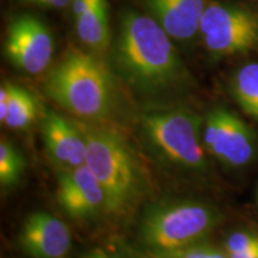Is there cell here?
Here are the masks:
<instances>
[{
  "label": "cell",
  "instance_id": "5b68a950",
  "mask_svg": "<svg viewBox=\"0 0 258 258\" xmlns=\"http://www.w3.org/2000/svg\"><path fill=\"white\" fill-rule=\"evenodd\" d=\"M141 132L158 159L186 172L207 170L202 118L188 109L156 110L141 116Z\"/></svg>",
  "mask_w": 258,
  "mask_h": 258
},
{
  "label": "cell",
  "instance_id": "5bb4252c",
  "mask_svg": "<svg viewBox=\"0 0 258 258\" xmlns=\"http://www.w3.org/2000/svg\"><path fill=\"white\" fill-rule=\"evenodd\" d=\"M74 21L77 36L84 46L95 53L106 50L110 43L108 0H97L85 14Z\"/></svg>",
  "mask_w": 258,
  "mask_h": 258
},
{
  "label": "cell",
  "instance_id": "9a60e30c",
  "mask_svg": "<svg viewBox=\"0 0 258 258\" xmlns=\"http://www.w3.org/2000/svg\"><path fill=\"white\" fill-rule=\"evenodd\" d=\"M231 91L240 108L258 121V62L244 64L235 72Z\"/></svg>",
  "mask_w": 258,
  "mask_h": 258
},
{
  "label": "cell",
  "instance_id": "8992f818",
  "mask_svg": "<svg viewBox=\"0 0 258 258\" xmlns=\"http://www.w3.org/2000/svg\"><path fill=\"white\" fill-rule=\"evenodd\" d=\"M199 36L213 56L250 53L258 49V12L238 2H209L201 18Z\"/></svg>",
  "mask_w": 258,
  "mask_h": 258
},
{
  "label": "cell",
  "instance_id": "7c38bea8",
  "mask_svg": "<svg viewBox=\"0 0 258 258\" xmlns=\"http://www.w3.org/2000/svg\"><path fill=\"white\" fill-rule=\"evenodd\" d=\"M150 16L173 42L188 44L200 31L207 0H144Z\"/></svg>",
  "mask_w": 258,
  "mask_h": 258
},
{
  "label": "cell",
  "instance_id": "3957f363",
  "mask_svg": "<svg viewBox=\"0 0 258 258\" xmlns=\"http://www.w3.org/2000/svg\"><path fill=\"white\" fill-rule=\"evenodd\" d=\"M221 214L198 200L160 202L141 219L139 237L147 251H169L202 243L218 227Z\"/></svg>",
  "mask_w": 258,
  "mask_h": 258
},
{
  "label": "cell",
  "instance_id": "7402d4cb",
  "mask_svg": "<svg viewBox=\"0 0 258 258\" xmlns=\"http://www.w3.org/2000/svg\"><path fill=\"white\" fill-rule=\"evenodd\" d=\"M230 258H258V250L251 251V252L240 253V254H230Z\"/></svg>",
  "mask_w": 258,
  "mask_h": 258
},
{
  "label": "cell",
  "instance_id": "44dd1931",
  "mask_svg": "<svg viewBox=\"0 0 258 258\" xmlns=\"http://www.w3.org/2000/svg\"><path fill=\"white\" fill-rule=\"evenodd\" d=\"M23 2L48 6V8L61 9V8H64V6L71 4V3H72V0H23Z\"/></svg>",
  "mask_w": 258,
  "mask_h": 258
},
{
  "label": "cell",
  "instance_id": "4fadbf2b",
  "mask_svg": "<svg viewBox=\"0 0 258 258\" xmlns=\"http://www.w3.org/2000/svg\"><path fill=\"white\" fill-rule=\"evenodd\" d=\"M38 105L27 89L12 83L0 88V121L14 131L28 129L36 120Z\"/></svg>",
  "mask_w": 258,
  "mask_h": 258
},
{
  "label": "cell",
  "instance_id": "ffe728a7",
  "mask_svg": "<svg viewBox=\"0 0 258 258\" xmlns=\"http://www.w3.org/2000/svg\"><path fill=\"white\" fill-rule=\"evenodd\" d=\"M96 2L97 0H72L71 5H72L73 18L77 19L83 14H85Z\"/></svg>",
  "mask_w": 258,
  "mask_h": 258
},
{
  "label": "cell",
  "instance_id": "ac0fdd59",
  "mask_svg": "<svg viewBox=\"0 0 258 258\" xmlns=\"http://www.w3.org/2000/svg\"><path fill=\"white\" fill-rule=\"evenodd\" d=\"M226 253L240 254L258 250V234L253 232H234L226 240Z\"/></svg>",
  "mask_w": 258,
  "mask_h": 258
},
{
  "label": "cell",
  "instance_id": "d6986e66",
  "mask_svg": "<svg viewBox=\"0 0 258 258\" xmlns=\"http://www.w3.org/2000/svg\"><path fill=\"white\" fill-rule=\"evenodd\" d=\"M84 258H150L146 253L133 249L122 240H116L110 247L90 251Z\"/></svg>",
  "mask_w": 258,
  "mask_h": 258
},
{
  "label": "cell",
  "instance_id": "52a82bcc",
  "mask_svg": "<svg viewBox=\"0 0 258 258\" xmlns=\"http://www.w3.org/2000/svg\"><path fill=\"white\" fill-rule=\"evenodd\" d=\"M202 140L212 156L231 167L247 165L256 154V135L252 129L225 108L208 112Z\"/></svg>",
  "mask_w": 258,
  "mask_h": 258
},
{
  "label": "cell",
  "instance_id": "ba28073f",
  "mask_svg": "<svg viewBox=\"0 0 258 258\" xmlns=\"http://www.w3.org/2000/svg\"><path fill=\"white\" fill-rule=\"evenodd\" d=\"M5 55L16 69L38 74L49 66L54 54V40L43 22L30 15L14 18L6 32Z\"/></svg>",
  "mask_w": 258,
  "mask_h": 258
},
{
  "label": "cell",
  "instance_id": "277c9868",
  "mask_svg": "<svg viewBox=\"0 0 258 258\" xmlns=\"http://www.w3.org/2000/svg\"><path fill=\"white\" fill-rule=\"evenodd\" d=\"M86 138L85 165L105 192V209L121 213L138 198L141 175L138 161L124 139L105 128L84 129Z\"/></svg>",
  "mask_w": 258,
  "mask_h": 258
},
{
  "label": "cell",
  "instance_id": "30bf717a",
  "mask_svg": "<svg viewBox=\"0 0 258 258\" xmlns=\"http://www.w3.org/2000/svg\"><path fill=\"white\" fill-rule=\"evenodd\" d=\"M57 201L70 217L88 218L105 208V192L89 167L82 165L60 171Z\"/></svg>",
  "mask_w": 258,
  "mask_h": 258
},
{
  "label": "cell",
  "instance_id": "8fae6325",
  "mask_svg": "<svg viewBox=\"0 0 258 258\" xmlns=\"http://www.w3.org/2000/svg\"><path fill=\"white\" fill-rule=\"evenodd\" d=\"M42 137L48 156L61 170L85 165V133L72 121L56 112H47L42 121Z\"/></svg>",
  "mask_w": 258,
  "mask_h": 258
},
{
  "label": "cell",
  "instance_id": "2e32d148",
  "mask_svg": "<svg viewBox=\"0 0 258 258\" xmlns=\"http://www.w3.org/2000/svg\"><path fill=\"white\" fill-rule=\"evenodd\" d=\"M25 167L22 153L10 141L3 139L0 143V184L10 188L17 184Z\"/></svg>",
  "mask_w": 258,
  "mask_h": 258
},
{
  "label": "cell",
  "instance_id": "9c48e42d",
  "mask_svg": "<svg viewBox=\"0 0 258 258\" xmlns=\"http://www.w3.org/2000/svg\"><path fill=\"white\" fill-rule=\"evenodd\" d=\"M18 245L31 258H64L71 247V232L60 219L36 212L25 219Z\"/></svg>",
  "mask_w": 258,
  "mask_h": 258
},
{
  "label": "cell",
  "instance_id": "7a4b0ae2",
  "mask_svg": "<svg viewBox=\"0 0 258 258\" xmlns=\"http://www.w3.org/2000/svg\"><path fill=\"white\" fill-rule=\"evenodd\" d=\"M47 95L71 114L89 121L110 117L116 104L111 73L86 51L69 49L46 80Z\"/></svg>",
  "mask_w": 258,
  "mask_h": 258
},
{
  "label": "cell",
  "instance_id": "e0dca14e",
  "mask_svg": "<svg viewBox=\"0 0 258 258\" xmlns=\"http://www.w3.org/2000/svg\"><path fill=\"white\" fill-rule=\"evenodd\" d=\"M150 258H230L226 252L211 244L202 243L190 245L182 249L169 251H147Z\"/></svg>",
  "mask_w": 258,
  "mask_h": 258
},
{
  "label": "cell",
  "instance_id": "6da1fadb",
  "mask_svg": "<svg viewBox=\"0 0 258 258\" xmlns=\"http://www.w3.org/2000/svg\"><path fill=\"white\" fill-rule=\"evenodd\" d=\"M112 63L122 82L148 102L170 101L192 84L172 38L150 15L131 9L120 17Z\"/></svg>",
  "mask_w": 258,
  "mask_h": 258
}]
</instances>
